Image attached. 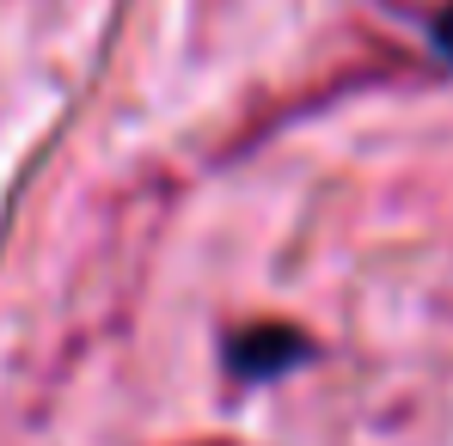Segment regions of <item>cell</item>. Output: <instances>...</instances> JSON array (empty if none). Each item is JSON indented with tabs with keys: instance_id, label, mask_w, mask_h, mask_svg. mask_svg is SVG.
Wrapping results in <instances>:
<instances>
[{
	"instance_id": "obj_1",
	"label": "cell",
	"mask_w": 453,
	"mask_h": 446,
	"mask_svg": "<svg viewBox=\"0 0 453 446\" xmlns=\"http://www.w3.org/2000/svg\"><path fill=\"white\" fill-rule=\"evenodd\" d=\"M435 37H441V49H448V56H453V6H448V12H441V25H435Z\"/></svg>"
}]
</instances>
